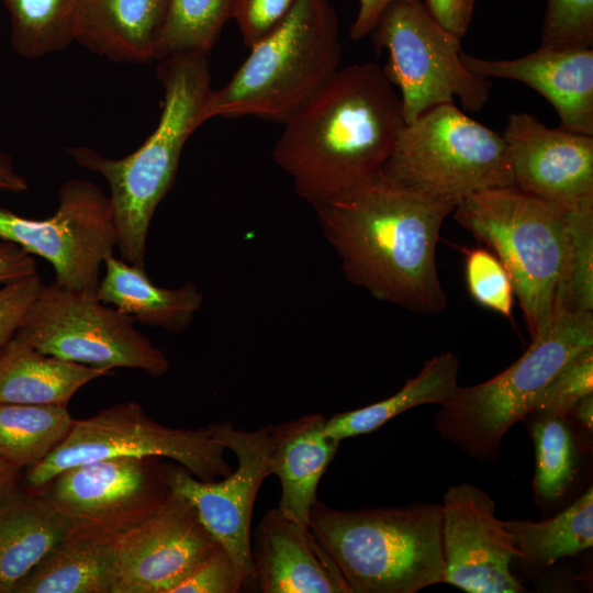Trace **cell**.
<instances>
[{
	"mask_svg": "<svg viewBox=\"0 0 593 593\" xmlns=\"http://www.w3.org/2000/svg\"><path fill=\"white\" fill-rule=\"evenodd\" d=\"M568 248L553 314L593 312V208L570 210Z\"/></svg>",
	"mask_w": 593,
	"mask_h": 593,
	"instance_id": "32",
	"label": "cell"
},
{
	"mask_svg": "<svg viewBox=\"0 0 593 593\" xmlns=\"http://www.w3.org/2000/svg\"><path fill=\"white\" fill-rule=\"evenodd\" d=\"M249 49L230 81L209 91L203 123L216 116L286 123L340 68L336 11L329 0H296L284 21Z\"/></svg>",
	"mask_w": 593,
	"mask_h": 593,
	"instance_id": "4",
	"label": "cell"
},
{
	"mask_svg": "<svg viewBox=\"0 0 593 593\" xmlns=\"http://www.w3.org/2000/svg\"><path fill=\"white\" fill-rule=\"evenodd\" d=\"M444 582L468 593H524L510 564L519 558L512 534L495 515L492 497L460 483L443 499Z\"/></svg>",
	"mask_w": 593,
	"mask_h": 593,
	"instance_id": "15",
	"label": "cell"
},
{
	"mask_svg": "<svg viewBox=\"0 0 593 593\" xmlns=\"http://www.w3.org/2000/svg\"><path fill=\"white\" fill-rule=\"evenodd\" d=\"M272 156L314 209L380 178L405 125L382 67H340L286 123Z\"/></svg>",
	"mask_w": 593,
	"mask_h": 593,
	"instance_id": "2",
	"label": "cell"
},
{
	"mask_svg": "<svg viewBox=\"0 0 593 593\" xmlns=\"http://www.w3.org/2000/svg\"><path fill=\"white\" fill-rule=\"evenodd\" d=\"M296 0H236L233 19L247 48L273 32L288 16Z\"/></svg>",
	"mask_w": 593,
	"mask_h": 593,
	"instance_id": "37",
	"label": "cell"
},
{
	"mask_svg": "<svg viewBox=\"0 0 593 593\" xmlns=\"http://www.w3.org/2000/svg\"><path fill=\"white\" fill-rule=\"evenodd\" d=\"M458 357L446 351L426 360L419 372L394 394L367 406L337 413L325 423V433L343 440L371 433L393 417L424 404L441 405L458 387Z\"/></svg>",
	"mask_w": 593,
	"mask_h": 593,
	"instance_id": "26",
	"label": "cell"
},
{
	"mask_svg": "<svg viewBox=\"0 0 593 593\" xmlns=\"http://www.w3.org/2000/svg\"><path fill=\"white\" fill-rule=\"evenodd\" d=\"M575 419L586 429L592 432L593 428V394L590 393L583 396L570 411Z\"/></svg>",
	"mask_w": 593,
	"mask_h": 593,
	"instance_id": "43",
	"label": "cell"
},
{
	"mask_svg": "<svg viewBox=\"0 0 593 593\" xmlns=\"http://www.w3.org/2000/svg\"><path fill=\"white\" fill-rule=\"evenodd\" d=\"M395 1L416 2L422 0H358V12L349 30L351 40L359 41L370 34L382 11Z\"/></svg>",
	"mask_w": 593,
	"mask_h": 593,
	"instance_id": "41",
	"label": "cell"
},
{
	"mask_svg": "<svg viewBox=\"0 0 593 593\" xmlns=\"http://www.w3.org/2000/svg\"><path fill=\"white\" fill-rule=\"evenodd\" d=\"M21 471L0 458V497L19 484Z\"/></svg>",
	"mask_w": 593,
	"mask_h": 593,
	"instance_id": "44",
	"label": "cell"
},
{
	"mask_svg": "<svg viewBox=\"0 0 593 593\" xmlns=\"http://www.w3.org/2000/svg\"><path fill=\"white\" fill-rule=\"evenodd\" d=\"M456 205L382 175L315 211L351 284L382 302L432 315L448 305L436 246L441 225Z\"/></svg>",
	"mask_w": 593,
	"mask_h": 593,
	"instance_id": "1",
	"label": "cell"
},
{
	"mask_svg": "<svg viewBox=\"0 0 593 593\" xmlns=\"http://www.w3.org/2000/svg\"><path fill=\"white\" fill-rule=\"evenodd\" d=\"M460 59L482 78L525 83L553 107L561 127L593 135V48L539 46L513 59H484L461 51Z\"/></svg>",
	"mask_w": 593,
	"mask_h": 593,
	"instance_id": "19",
	"label": "cell"
},
{
	"mask_svg": "<svg viewBox=\"0 0 593 593\" xmlns=\"http://www.w3.org/2000/svg\"><path fill=\"white\" fill-rule=\"evenodd\" d=\"M10 21L13 51L26 59L42 58L74 42L78 0H0Z\"/></svg>",
	"mask_w": 593,
	"mask_h": 593,
	"instance_id": "29",
	"label": "cell"
},
{
	"mask_svg": "<svg viewBox=\"0 0 593 593\" xmlns=\"http://www.w3.org/2000/svg\"><path fill=\"white\" fill-rule=\"evenodd\" d=\"M74 421L67 405L0 403V458L20 471L38 463Z\"/></svg>",
	"mask_w": 593,
	"mask_h": 593,
	"instance_id": "28",
	"label": "cell"
},
{
	"mask_svg": "<svg viewBox=\"0 0 593 593\" xmlns=\"http://www.w3.org/2000/svg\"><path fill=\"white\" fill-rule=\"evenodd\" d=\"M512 534L519 559L534 569L580 553L593 545V489L563 511L541 522L502 521Z\"/></svg>",
	"mask_w": 593,
	"mask_h": 593,
	"instance_id": "27",
	"label": "cell"
},
{
	"mask_svg": "<svg viewBox=\"0 0 593 593\" xmlns=\"http://www.w3.org/2000/svg\"><path fill=\"white\" fill-rule=\"evenodd\" d=\"M206 428L236 456V470L223 480L205 482L181 466L166 465L168 483L191 501L203 525L235 560L248 588L255 586L251 517L258 490L270 475V424L251 432L235 428L231 422L210 423Z\"/></svg>",
	"mask_w": 593,
	"mask_h": 593,
	"instance_id": "14",
	"label": "cell"
},
{
	"mask_svg": "<svg viewBox=\"0 0 593 593\" xmlns=\"http://www.w3.org/2000/svg\"><path fill=\"white\" fill-rule=\"evenodd\" d=\"M310 528L351 593H416L444 582L441 504L337 510L316 500Z\"/></svg>",
	"mask_w": 593,
	"mask_h": 593,
	"instance_id": "5",
	"label": "cell"
},
{
	"mask_svg": "<svg viewBox=\"0 0 593 593\" xmlns=\"http://www.w3.org/2000/svg\"><path fill=\"white\" fill-rule=\"evenodd\" d=\"M593 392V346L570 360L540 395L534 412L567 416L585 395Z\"/></svg>",
	"mask_w": 593,
	"mask_h": 593,
	"instance_id": "35",
	"label": "cell"
},
{
	"mask_svg": "<svg viewBox=\"0 0 593 593\" xmlns=\"http://www.w3.org/2000/svg\"><path fill=\"white\" fill-rule=\"evenodd\" d=\"M112 374L44 354L15 334L0 351V403L67 405L80 388Z\"/></svg>",
	"mask_w": 593,
	"mask_h": 593,
	"instance_id": "24",
	"label": "cell"
},
{
	"mask_svg": "<svg viewBox=\"0 0 593 593\" xmlns=\"http://www.w3.org/2000/svg\"><path fill=\"white\" fill-rule=\"evenodd\" d=\"M156 74L164 88L161 114L135 152L112 159L86 146L65 148L76 164L108 182L121 259L144 269L152 219L175 183L187 139L203 124L202 108L211 90L209 54L168 56L159 60Z\"/></svg>",
	"mask_w": 593,
	"mask_h": 593,
	"instance_id": "3",
	"label": "cell"
},
{
	"mask_svg": "<svg viewBox=\"0 0 593 593\" xmlns=\"http://www.w3.org/2000/svg\"><path fill=\"white\" fill-rule=\"evenodd\" d=\"M70 523L19 484L0 497V593L18 584L69 533Z\"/></svg>",
	"mask_w": 593,
	"mask_h": 593,
	"instance_id": "22",
	"label": "cell"
},
{
	"mask_svg": "<svg viewBox=\"0 0 593 593\" xmlns=\"http://www.w3.org/2000/svg\"><path fill=\"white\" fill-rule=\"evenodd\" d=\"M168 0H78L74 41L115 63L156 58Z\"/></svg>",
	"mask_w": 593,
	"mask_h": 593,
	"instance_id": "20",
	"label": "cell"
},
{
	"mask_svg": "<svg viewBox=\"0 0 593 593\" xmlns=\"http://www.w3.org/2000/svg\"><path fill=\"white\" fill-rule=\"evenodd\" d=\"M569 211L514 186L470 193L452 211L459 225L505 267L532 337L553 315Z\"/></svg>",
	"mask_w": 593,
	"mask_h": 593,
	"instance_id": "7",
	"label": "cell"
},
{
	"mask_svg": "<svg viewBox=\"0 0 593 593\" xmlns=\"http://www.w3.org/2000/svg\"><path fill=\"white\" fill-rule=\"evenodd\" d=\"M536 469L534 490L537 501L560 500L569 489L575 467V446L564 417L538 414L532 427Z\"/></svg>",
	"mask_w": 593,
	"mask_h": 593,
	"instance_id": "31",
	"label": "cell"
},
{
	"mask_svg": "<svg viewBox=\"0 0 593 593\" xmlns=\"http://www.w3.org/2000/svg\"><path fill=\"white\" fill-rule=\"evenodd\" d=\"M514 187L568 210L593 208V135L513 113L503 132Z\"/></svg>",
	"mask_w": 593,
	"mask_h": 593,
	"instance_id": "17",
	"label": "cell"
},
{
	"mask_svg": "<svg viewBox=\"0 0 593 593\" xmlns=\"http://www.w3.org/2000/svg\"><path fill=\"white\" fill-rule=\"evenodd\" d=\"M44 283L37 272L0 288V351L16 334Z\"/></svg>",
	"mask_w": 593,
	"mask_h": 593,
	"instance_id": "38",
	"label": "cell"
},
{
	"mask_svg": "<svg viewBox=\"0 0 593 593\" xmlns=\"http://www.w3.org/2000/svg\"><path fill=\"white\" fill-rule=\"evenodd\" d=\"M255 588L262 593H351L310 526L279 507L251 532Z\"/></svg>",
	"mask_w": 593,
	"mask_h": 593,
	"instance_id": "18",
	"label": "cell"
},
{
	"mask_svg": "<svg viewBox=\"0 0 593 593\" xmlns=\"http://www.w3.org/2000/svg\"><path fill=\"white\" fill-rule=\"evenodd\" d=\"M105 273L99 281L97 298L134 322L181 334L192 323L203 303V294L191 281L176 289L155 286L144 268L114 255L104 261Z\"/></svg>",
	"mask_w": 593,
	"mask_h": 593,
	"instance_id": "23",
	"label": "cell"
},
{
	"mask_svg": "<svg viewBox=\"0 0 593 593\" xmlns=\"http://www.w3.org/2000/svg\"><path fill=\"white\" fill-rule=\"evenodd\" d=\"M248 588L231 553L220 544L170 593H238Z\"/></svg>",
	"mask_w": 593,
	"mask_h": 593,
	"instance_id": "36",
	"label": "cell"
},
{
	"mask_svg": "<svg viewBox=\"0 0 593 593\" xmlns=\"http://www.w3.org/2000/svg\"><path fill=\"white\" fill-rule=\"evenodd\" d=\"M325 423L323 414L313 413L269 429V474L281 483L278 507L306 526L318 482L340 443L325 433Z\"/></svg>",
	"mask_w": 593,
	"mask_h": 593,
	"instance_id": "21",
	"label": "cell"
},
{
	"mask_svg": "<svg viewBox=\"0 0 593 593\" xmlns=\"http://www.w3.org/2000/svg\"><path fill=\"white\" fill-rule=\"evenodd\" d=\"M71 528L118 541L152 517L171 488L158 457H116L67 468L34 491Z\"/></svg>",
	"mask_w": 593,
	"mask_h": 593,
	"instance_id": "12",
	"label": "cell"
},
{
	"mask_svg": "<svg viewBox=\"0 0 593 593\" xmlns=\"http://www.w3.org/2000/svg\"><path fill=\"white\" fill-rule=\"evenodd\" d=\"M225 448L205 428H171L153 421L136 402L75 419L67 436L38 463L23 470L22 486L36 491L63 470L116 457L169 458L201 481L232 473Z\"/></svg>",
	"mask_w": 593,
	"mask_h": 593,
	"instance_id": "10",
	"label": "cell"
},
{
	"mask_svg": "<svg viewBox=\"0 0 593 593\" xmlns=\"http://www.w3.org/2000/svg\"><path fill=\"white\" fill-rule=\"evenodd\" d=\"M592 346L593 312L553 314L504 371L479 384L458 385L439 405L436 432L477 461L496 460L506 433L535 411L557 373Z\"/></svg>",
	"mask_w": 593,
	"mask_h": 593,
	"instance_id": "6",
	"label": "cell"
},
{
	"mask_svg": "<svg viewBox=\"0 0 593 593\" xmlns=\"http://www.w3.org/2000/svg\"><path fill=\"white\" fill-rule=\"evenodd\" d=\"M36 271L33 255L14 243L0 239V284L15 281Z\"/></svg>",
	"mask_w": 593,
	"mask_h": 593,
	"instance_id": "40",
	"label": "cell"
},
{
	"mask_svg": "<svg viewBox=\"0 0 593 593\" xmlns=\"http://www.w3.org/2000/svg\"><path fill=\"white\" fill-rule=\"evenodd\" d=\"M430 15L447 31L462 38L471 23L475 0H422Z\"/></svg>",
	"mask_w": 593,
	"mask_h": 593,
	"instance_id": "39",
	"label": "cell"
},
{
	"mask_svg": "<svg viewBox=\"0 0 593 593\" xmlns=\"http://www.w3.org/2000/svg\"><path fill=\"white\" fill-rule=\"evenodd\" d=\"M388 180L456 204L466 195L514 186L507 144L452 103L428 109L401 130L383 172Z\"/></svg>",
	"mask_w": 593,
	"mask_h": 593,
	"instance_id": "8",
	"label": "cell"
},
{
	"mask_svg": "<svg viewBox=\"0 0 593 593\" xmlns=\"http://www.w3.org/2000/svg\"><path fill=\"white\" fill-rule=\"evenodd\" d=\"M217 544L191 501L171 489L152 517L116 541L113 593H170Z\"/></svg>",
	"mask_w": 593,
	"mask_h": 593,
	"instance_id": "16",
	"label": "cell"
},
{
	"mask_svg": "<svg viewBox=\"0 0 593 593\" xmlns=\"http://www.w3.org/2000/svg\"><path fill=\"white\" fill-rule=\"evenodd\" d=\"M370 34L378 53L388 51L382 70L400 90L405 124L455 98L471 112L488 102L491 81L463 66L461 38L443 27L422 1L390 3Z\"/></svg>",
	"mask_w": 593,
	"mask_h": 593,
	"instance_id": "9",
	"label": "cell"
},
{
	"mask_svg": "<svg viewBox=\"0 0 593 593\" xmlns=\"http://www.w3.org/2000/svg\"><path fill=\"white\" fill-rule=\"evenodd\" d=\"M27 188V180L16 170L12 157L0 149V190L19 193Z\"/></svg>",
	"mask_w": 593,
	"mask_h": 593,
	"instance_id": "42",
	"label": "cell"
},
{
	"mask_svg": "<svg viewBox=\"0 0 593 593\" xmlns=\"http://www.w3.org/2000/svg\"><path fill=\"white\" fill-rule=\"evenodd\" d=\"M235 1L168 0L155 59L178 54H209L226 23L233 19Z\"/></svg>",
	"mask_w": 593,
	"mask_h": 593,
	"instance_id": "30",
	"label": "cell"
},
{
	"mask_svg": "<svg viewBox=\"0 0 593 593\" xmlns=\"http://www.w3.org/2000/svg\"><path fill=\"white\" fill-rule=\"evenodd\" d=\"M0 239L46 259L60 287L96 294L100 268L116 246L109 195L97 184L71 179L58 190V208L44 220L0 208Z\"/></svg>",
	"mask_w": 593,
	"mask_h": 593,
	"instance_id": "13",
	"label": "cell"
},
{
	"mask_svg": "<svg viewBox=\"0 0 593 593\" xmlns=\"http://www.w3.org/2000/svg\"><path fill=\"white\" fill-rule=\"evenodd\" d=\"M468 291L480 305L512 317L514 288L501 260L486 247H463Z\"/></svg>",
	"mask_w": 593,
	"mask_h": 593,
	"instance_id": "33",
	"label": "cell"
},
{
	"mask_svg": "<svg viewBox=\"0 0 593 593\" xmlns=\"http://www.w3.org/2000/svg\"><path fill=\"white\" fill-rule=\"evenodd\" d=\"M116 541L70 528L13 593H113Z\"/></svg>",
	"mask_w": 593,
	"mask_h": 593,
	"instance_id": "25",
	"label": "cell"
},
{
	"mask_svg": "<svg viewBox=\"0 0 593 593\" xmlns=\"http://www.w3.org/2000/svg\"><path fill=\"white\" fill-rule=\"evenodd\" d=\"M134 321L96 294L43 286L16 334L40 351L94 368L164 376L169 361Z\"/></svg>",
	"mask_w": 593,
	"mask_h": 593,
	"instance_id": "11",
	"label": "cell"
},
{
	"mask_svg": "<svg viewBox=\"0 0 593 593\" xmlns=\"http://www.w3.org/2000/svg\"><path fill=\"white\" fill-rule=\"evenodd\" d=\"M540 46L593 48V0H547Z\"/></svg>",
	"mask_w": 593,
	"mask_h": 593,
	"instance_id": "34",
	"label": "cell"
}]
</instances>
